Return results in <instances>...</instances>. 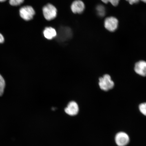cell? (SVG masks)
Masks as SVG:
<instances>
[{
    "label": "cell",
    "mask_w": 146,
    "mask_h": 146,
    "mask_svg": "<svg viewBox=\"0 0 146 146\" xmlns=\"http://www.w3.org/2000/svg\"><path fill=\"white\" fill-rule=\"evenodd\" d=\"M98 84L100 88L104 91H108L114 87V83L111 79V76L106 74L99 79Z\"/></svg>",
    "instance_id": "cell-1"
},
{
    "label": "cell",
    "mask_w": 146,
    "mask_h": 146,
    "mask_svg": "<svg viewBox=\"0 0 146 146\" xmlns=\"http://www.w3.org/2000/svg\"><path fill=\"white\" fill-rule=\"evenodd\" d=\"M42 11L45 19L48 21L54 19L57 15V9L51 4H47L44 7Z\"/></svg>",
    "instance_id": "cell-2"
},
{
    "label": "cell",
    "mask_w": 146,
    "mask_h": 146,
    "mask_svg": "<svg viewBox=\"0 0 146 146\" xmlns=\"http://www.w3.org/2000/svg\"><path fill=\"white\" fill-rule=\"evenodd\" d=\"M20 16L26 21H29L33 18L35 14V11L31 6H27L22 7L19 10Z\"/></svg>",
    "instance_id": "cell-3"
},
{
    "label": "cell",
    "mask_w": 146,
    "mask_h": 146,
    "mask_svg": "<svg viewBox=\"0 0 146 146\" xmlns=\"http://www.w3.org/2000/svg\"><path fill=\"white\" fill-rule=\"evenodd\" d=\"M115 140L116 145L118 146H125L129 143L130 139L127 133L120 132L116 134Z\"/></svg>",
    "instance_id": "cell-4"
},
{
    "label": "cell",
    "mask_w": 146,
    "mask_h": 146,
    "mask_svg": "<svg viewBox=\"0 0 146 146\" xmlns=\"http://www.w3.org/2000/svg\"><path fill=\"white\" fill-rule=\"evenodd\" d=\"M72 35L71 29L67 27H62L60 28L57 34L58 40L61 41H65L68 40Z\"/></svg>",
    "instance_id": "cell-5"
},
{
    "label": "cell",
    "mask_w": 146,
    "mask_h": 146,
    "mask_svg": "<svg viewBox=\"0 0 146 146\" xmlns=\"http://www.w3.org/2000/svg\"><path fill=\"white\" fill-rule=\"evenodd\" d=\"M118 21L116 18L110 17L106 18L104 22L105 28L109 31H115L118 26Z\"/></svg>",
    "instance_id": "cell-6"
},
{
    "label": "cell",
    "mask_w": 146,
    "mask_h": 146,
    "mask_svg": "<svg viewBox=\"0 0 146 146\" xmlns=\"http://www.w3.org/2000/svg\"><path fill=\"white\" fill-rule=\"evenodd\" d=\"M85 8L84 3L81 0H76L71 5L72 11L75 14H81Z\"/></svg>",
    "instance_id": "cell-7"
},
{
    "label": "cell",
    "mask_w": 146,
    "mask_h": 146,
    "mask_svg": "<svg viewBox=\"0 0 146 146\" xmlns=\"http://www.w3.org/2000/svg\"><path fill=\"white\" fill-rule=\"evenodd\" d=\"M134 70L140 76H146V61L141 60L137 62L135 65Z\"/></svg>",
    "instance_id": "cell-8"
},
{
    "label": "cell",
    "mask_w": 146,
    "mask_h": 146,
    "mask_svg": "<svg viewBox=\"0 0 146 146\" xmlns=\"http://www.w3.org/2000/svg\"><path fill=\"white\" fill-rule=\"evenodd\" d=\"M79 111L78 105L76 102H70L65 109V112L71 116H74L77 114Z\"/></svg>",
    "instance_id": "cell-9"
},
{
    "label": "cell",
    "mask_w": 146,
    "mask_h": 146,
    "mask_svg": "<svg viewBox=\"0 0 146 146\" xmlns=\"http://www.w3.org/2000/svg\"><path fill=\"white\" fill-rule=\"evenodd\" d=\"M43 33L46 38L48 40H51L56 36L57 33L54 28L48 27H46L43 31Z\"/></svg>",
    "instance_id": "cell-10"
},
{
    "label": "cell",
    "mask_w": 146,
    "mask_h": 146,
    "mask_svg": "<svg viewBox=\"0 0 146 146\" xmlns=\"http://www.w3.org/2000/svg\"><path fill=\"white\" fill-rule=\"evenodd\" d=\"M5 80L0 74V96H2L5 90Z\"/></svg>",
    "instance_id": "cell-11"
},
{
    "label": "cell",
    "mask_w": 146,
    "mask_h": 146,
    "mask_svg": "<svg viewBox=\"0 0 146 146\" xmlns=\"http://www.w3.org/2000/svg\"><path fill=\"white\" fill-rule=\"evenodd\" d=\"M139 110L142 114L146 116V103H142L139 106Z\"/></svg>",
    "instance_id": "cell-12"
},
{
    "label": "cell",
    "mask_w": 146,
    "mask_h": 146,
    "mask_svg": "<svg viewBox=\"0 0 146 146\" xmlns=\"http://www.w3.org/2000/svg\"><path fill=\"white\" fill-rule=\"evenodd\" d=\"M24 0H9L10 4L12 6H18L22 3Z\"/></svg>",
    "instance_id": "cell-13"
},
{
    "label": "cell",
    "mask_w": 146,
    "mask_h": 146,
    "mask_svg": "<svg viewBox=\"0 0 146 146\" xmlns=\"http://www.w3.org/2000/svg\"><path fill=\"white\" fill-rule=\"evenodd\" d=\"M103 3H110L114 6H116L118 4L119 0H101Z\"/></svg>",
    "instance_id": "cell-14"
},
{
    "label": "cell",
    "mask_w": 146,
    "mask_h": 146,
    "mask_svg": "<svg viewBox=\"0 0 146 146\" xmlns=\"http://www.w3.org/2000/svg\"><path fill=\"white\" fill-rule=\"evenodd\" d=\"M97 10L98 12V13L100 15L103 16L104 14H105L104 10L103 7L102 6H99L98 7Z\"/></svg>",
    "instance_id": "cell-15"
},
{
    "label": "cell",
    "mask_w": 146,
    "mask_h": 146,
    "mask_svg": "<svg viewBox=\"0 0 146 146\" xmlns=\"http://www.w3.org/2000/svg\"><path fill=\"white\" fill-rule=\"evenodd\" d=\"M126 1H128L129 4L133 5L134 3H138L140 0H126Z\"/></svg>",
    "instance_id": "cell-16"
},
{
    "label": "cell",
    "mask_w": 146,
    "mask_h": 146,
    "mask_svg": "<svg viewBox=\"0 0 146 146\" xmlns=\"http://www.w3.org/2000/svg\"><path fill=\"white\" fill-rule=\"evenodd\" d=\"M5 39L3 36L0 33V43H2L4 42Z\"/></svg>",
    "instance_id": "cell-17"
},
{
    "label": "cell",
    "mask_w": 146,
    "mask_h": 146,
    "mask_svg": "<svg viewBox=\"0 0 146 146\" xmlns=\"http://www.w3.org/2000/svg\"><path fill=\"white\" fill-rule=\"evenodd\" d=\"M6 1L7 0H0V2H4Z\"/></svg>",
    "instance_id": "cell-18"
},
{
    "label": "cell",
    "mask_w": 146,
    "mask_h": 146,
    "mask_svg": "<svg viewBox=\"0 0 146 146\" xmlns=\"http://www.w3.org/2000/svg\"><path fill=\"white\" fill-rule=\"evenodd\" d=\"M141 1L143 2L146 3V0H141Z\"/></svg>",
    "instance_id": "cell-19"
}]
</instances>
